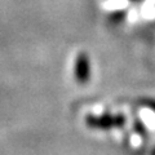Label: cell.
Returning a JSON list of instances; mask_svg holds the SVG:
<instances>
[{
  "label": "cell",
  "mask_w": 155,
  "mask_h": 155,
  "mask_svg": "<svg viewBox=\"0 0 155 155\" xmlns=\"http://www.w3.org/2000/svg\"><path fill=\"white\" fill-rule=\"evenodd\" d=\"M125 122V119L120 115H101V116H88L87 124L92 128L109 129L113 127H120Z\"/></svg>",
  "instance_id": "obj_1"
},
{
  "label": "cell",
  "mask_w": 155,
  "mask_h": 155,
  "mask_svg": "<svg viewBox=\"0 0 155 155\" xmlns=\"http://www.w3.org/2000/svg\"><path fill=\"white\" fill-rule=\"evenodd\" d=\"M91 78V64H89V57L87 53L81 52L76 58L75 62V79L79 84L88 83Z\"/></svg>",
  "instance_id": "obj_2"
}]
</instances>
